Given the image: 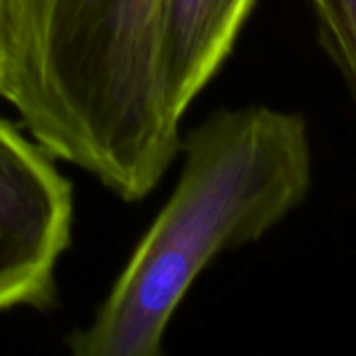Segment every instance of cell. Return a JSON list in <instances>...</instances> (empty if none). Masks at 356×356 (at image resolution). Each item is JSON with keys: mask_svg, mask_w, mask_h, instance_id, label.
Returning a JSON list of instances; mask_svg holds the SVG:
<instances>
[{"mask_svg": "<svg viewBox=\"0 0 356 356\" xmlns=\"http://www.w3.org/2000/svg\"><path fill=\"white\" fill-rule=\"evenodd\" d=\"M178 183L72 356H163V333L193 281L225 250L260 239L312 185L300 113L264 105L222 109L181 145Z\"/></svg>", "mask_w": 356, "mask_h": 356, "instance_id": "cell-1", "label": "cell"}, {"mask_svg": "<svg viewBox=\"0 0 356 356\" xmlns=\"http://www.w3.org/2000/svg\"><path fill=\"white\" fill-rule=\"evenodd\" d=\"M3 95L53 157L124 202L147 197L181 149L157 70L159 0H13Z\"/></svg>", "mask_w": 356, "mask_h": 356, "instance_id": "cell-2", "label": "cell"}, {"mask_svg": "<svg viewBox=\"0 0 356 356\" xmlns=\"http://www.w3.org/2000/svg\"><path fill=\"white\" fill-rule=\"evenodd\" d=\"M72 222V183L55 157L0 118V312L53 304Z\"/></svg>", "mask_w": 356, "mask_h": 356, "instance_id": "cell-3", "label": "cell"}, {"mask_svg": "<svg viewBox=\"0 0 356 356\" xmlns=\"http://www.w3.org/2000/svg\"><path fill=\"white\" fill-rule=\"evenodd\" d=\"M256 0H159L157 70L163 105L181 124L231 55Z\"/></svg>", "mask_w": 356, "mask_h": 356, "instance_id": "cell-4", "label": "cell"}, {"mask_svg": "<svg viewBox=\"0 0 356 356\" xmlns=\"http://www.w3.org/2000/svg\"><path fill=\"white\" fill-rule=\"evenodd\" d=\"M318 42L356 103V0H306Z\"/></svg>", "mask_w": 356, "mask_h": 356, "instance_id": "cell-5", "label": "cell"}, {"mask_svg": "<svg viewBox=\"0 0 356 356\" xmlns=\"http://www.w3.org/2000/svg\"><path fill=\"white\" fill-rule=\"evenodd\" d=\"M17 49V24L13 0H0V97L7 92Z\"/></svg>", "mask_w": 356, "mask_h": 356, "instance_id": "cell-6", "label": "cell"}]
</instances>
